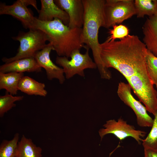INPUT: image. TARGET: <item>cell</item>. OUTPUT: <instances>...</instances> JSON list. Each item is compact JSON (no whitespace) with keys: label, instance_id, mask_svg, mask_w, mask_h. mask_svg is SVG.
<instances>
[{"label":"cell","instance_id":"6da1fadb","mask_svg":"<svg viewBox=\"0 0 157 157\" xmlns=\"http://www.w3.org/2000/svg\"><path fill=\"white\" fill-rule=\"evenodd\" d=\"M101 58L105 68H113L126 79L137 73L147 72V49L136 35H129L118 41L100 44Z\"/></svg>","mask_w":157,"mask_h":157},{"label":"cell","instance_id":"7a4b0ae2","mask_svg":"<svg viewBox=\"0 0 157 157\" xmlns=\"http://www.w3.org/2000/svg\"><path fill=\"white\" fill-rule=\"evenodd\" d=\"M84 8L82 39L83 44L92 51L101 78H110V71L104 67L100 56L101 46L98 40L99 30L105 27V0H82Z\"/></svg>","mask_w":157,"mask_h":157},{"label":"cell","instance_id":"3957f363","mask_svg":"<svg viewBox=\"0 0 157 157\" xmlns=\"http://www.w3.org/2000/svg\"><path fill=\"white\" fill-rule=\"evenodd\" d=\"M35 29L47 35L48 41L58 56L70 58L74 51L84 47L82 39V28H71L59 19L42 21L36 18Z\"/></svg>","mask_w":157,"mask_h":157},{"label":"cell","instance_id":"277c9868","mask_svg":"<svg viewBox=\"0 0 157 157\" xmlns=\"http://www.w3.org/2000/svg\"><path fill=\"white\" fill-rule=\"evenodd\" d=\"M12 39L18 41L19 45L16 55L9 58L3 57L2 61L7 63L19 59L34 58L36 53L43 49L48 41L47 35L38 29L29 30L27 32L20 31L17 36Z\"/></svg>","mask_w":157,"mask_h":157},{"label":"cell","instance_id":"5b68a950","mask_svg":"<svg viewBox=\"0 0 157 157\" xmlns=\"http://www.w3.org/2000/svg\"><path fill=\"white\" fill-rule=\"evenodd\" d=\"M126 79L140 102L154 115L157 111V91L148 73H137Z\"/></svg>","mask_w":157,"mask_h":157},{"label":"cell","instance_id":"8992f818","mask_svg":"<svg viewBox=\"0 0 157 157\" xmlns=\"http://www.w3.org/2000/svg\"><path fill=\"white\" fill-rule=\"evenodd\" d=\"M84 47L86 50L85 53H81L79 50L76 51L72 54L70 60L65 56H57L56 63L62 67L67 79L72 78L76 74L84 77L85 69L97 68L96 63L89 55L90 49L85 46Z\"/></svg>","mask_w":157,"mask_h":157},{"label":"cell","instance_id":"52a82bcc","mask_svg":"<svg viewBox=\"0 0 157 157\" xmlns=\"http://www.w3.org/2000/svg\"><path fill=\"white\" fill-rule=\"evenodd\" d=\"M134 0H106L104 6L105 27L109 28L135 15Z\"/></svg>","mask_w":157,"mask_h":157},{"label":"cell","instance_id":"ba28073f","mask_svg":"<svg viewBox=\"0 0 157 157\" xmlns=\"http://www.w3.org/2000/svg\"><path fill=\"white\" fill-rule=\"evenodd\" d=\"M29 5H31L38 12L39 11L36 0H17L10 5L1 3L0 15L12 16L19 20L25 28L29 30L35 29L36 17L33 15L27 8Z\"/></svg>","mask_w":157,"mask_h":157},{"label":"cell","instance_id":"9c48e42d","mask_svg":"<svg viewBox=\"0 0 157 157\" xmlns=\"http://www.w3.org/2000/svg\"><path fill=\"white\" fill-rule=\"evenodd\" d=\"M131 89L129 83L120 82L119 83L117 91L119 97L134 112L139 126L142 127H151L154 119L148 114L145 106L133 97L131 94Z\"/></svg>","mask_w":157,"mask_h":157},{"label":"cell","instance_id":"30bf717a","mask_svg":"<svg viewBox=\"0 0 157 157\" xmlns=\"http://www.w3.org/2000/svg\"><path fill=\"white\" fill-rule=\"evenodd\" d=\"M103 126L104 128L101 129L99 132L101 140L106 135L111 134L120 140L131 137L140 144L143 140L142 138L147 133L144 131L136 130L133 126L127 124L126 121L121 117L117 121L114 119L107 121Z\"/></svg>","mask_w":157,"mask_h":157},{"label":"cell","instance_id":"8fae6325","mask_svg":"<svg viewBox=\"0 0 157 157\" xmlns=\"http://www.w3.org/2000/svg\"><path fill=\"white\" fill-rule=\"evenodd\" d=\"M52 50H53V47L49 43L36 53L34 58L39 65L45 70L48 80L56 79L60 83L62 84L65 81L64 71L62 68L57 66L51 60L50 55Z\"/></svg>","mask_w":157,"mask_h":157},{"label":"cell","instance_id":"7c38bea8","mask_svg":"<svg viewBox=\"0 0 157 157\" xmlns=\"http://www.w3.org/2000/svg\"><path fill=\"white\" fill-rule=\"evenodd\" d=\"M54 1L68 14L69 17L68 26L69 28H82L84 13L82 0H54Z\"/></svg>","mask_w":157,"mask_h":157},{"label":"cell","instance_id":"4fadbf2b","mask_svg":"<svg viewBox=\"0 0 157 157\" xmlns=\"http://www.w3.org/2000/svg\"><path fill=\"white\" fill-rule=\"evenodd\" d=\"M41 8L37 18L40 20L49 22L57 18L68 25L69 17L67 13L60 8L53 0H41Z\"/></svg>","mask_w":157,"mask_h":157},{"label":"cell","instance_id":"5bb4252c","mask_svg":"<svg viewBox=\"0 0 157 157\" xmlns=\"http://www.w3.org/2000/svg\"><path fill=\"white\" fill-rule=\"evenodd\" d=\"M42 68L34 58H27L18 59L5 63L0 66V72H40Z\"/></svg>","mask_w":157,"mask_h":157},{"label":"cell","instance_id":"9a60e30c","mask_svg":"<svg viewBox=\"0 0 157 157\" xmlns=\"http://www.w3.org/2000/svg\"><path fill=\"white\" fill-rule=\"evenodd\" d=\"M142 32L143 42L147 49L157 57V14L147 19Z\"/></svg>","mask_w":157,"mask_h":157},{"label":"cell","instance_id":"2e32d148","mask_svg":"<svg viewBox=\"0 0 157 157\" xmlns=\"http://www.w3.org/2000/svg\"><path fill=\"white\" fill-rule=\"evenodd\" d=\"M44 83L39 82L27 76H24L19 82L18 90L28 95L45 97L47 92Z\"/></svg>","mask_w":157,"mask_h":157},{"label":"cell","instance_id":"e0dca14e","mask_svg":"<svg viewBox=\"0 0 157 157\" xmlns=\"http://www.w3.org/2000/svg\"><path fill=\"white\" fill-rule=\"evenodd\" d=\"M42 149L32 140L23 135L19 141L15 157H42Z\"/></svg>","mask_w":157,"mask_h":157},{"label":"cell","instance_id":"ac0fdd59","mask_svg":"<svg viewBox=\"0 0 157 157\" xmlns=\"http://www.w3.org/2000/svg\"><path fill=\"white\" fill-rule=\"evenodd\" d=\"M24 76L23 73L0 72V89H5L13 95L16 94L19 82Z\"/></svg>","mask_w":157,"mask_h":157},{"label":"cell","instance_id":"d6986e66","mask_svg":"<svg viewBox=\"0 0 157 157\" xmlns=\"http://www.w3.org/2000/svg\"><path fill=\"white\" fill-rule=\"evenodd\" d=\"M134 5L138 18L151 17L157 14V0H135Z\"/></svg>","mask_w":157,"mask_h":157},{"label":"cell","instance_id":"ffe728a7","mask_svg":"<svg viewBox=\"0 0 157 157\" xmlns=\"http://www.w3.org/2000/svg\"><path fill=\"white\" fill-rule=\"evenodd\" d=\"M19 139V134L17 133L12 140H3L0 145V157H15Z\"/></svg>","mask_w":157,"mask_h":157},{"label":"cell","instance_id":"44dd1931","mask_svg":"<svg viewBox=\"0 0 157 157\" xmlns=\"http://www.w3.org/2000/svg\"><path fill=\"white\" fill-rule=\"evenodd\" d=\"M24 96H13L6 92L5 94L0 96V117H3L5 114L16 106L15 102L22 100Z\"/></svg>","mask_w":157,"mask_h":157},{"label":"cell","instance_id":"7402d4cb","mask_svg":"<svg viewBox=\"0 0 157 157\" xmlns=\"http://www.w3.org/2000/svg\"><path fill=\"white\" fill-rule=\"evenodd\" d=\"M146 61L149 76L154 85L157 88V57L147 49Z\"/></svg>","mask_w":157,"mask_h":157},{"label":"cell","instance_id":"603a6c76","mask_svg":"<svg viewBox=\"0 0 157 157\" xmlns=\"http://www.w3.org/2000/svg\"><path fill=\"white\" fill-rule=\"evenodd\" d=\"M154 116L151 129L146 138L143 140L142 144L144 148L157 150V111Z\"/></svg>","mask_w":157,"mask_h":157},{"label":"cell","instance_id":"cb8c5ba5","mask_svg":"<svg viewBox=\"0 0 157 157\" xmlns=\"http://www.w3.org/2000/svg\"><path fill=\"white\" fill-rule=\"evenodd\" d=\"M112 27L113 28L109 31L110 36L106 40L107 41H114L117 39L120 40L129 35V30L125 25L116 24L113 26Z\"/></svg>","mask_w":157,"mask_h":157},{"label":"cell","instance_id":"d4e9b609","mask_svg":"<svg viewBox=\"0 0 157 157\" xmlns=\"http://www.w3.org/2000/svg\"><path fill=\"white\" fill-rule=\"evenodd\" d=\"M144 157H157V150L144 148Z\"/></svg>","mask_w":157,"mask_h":157}]
</instances>
